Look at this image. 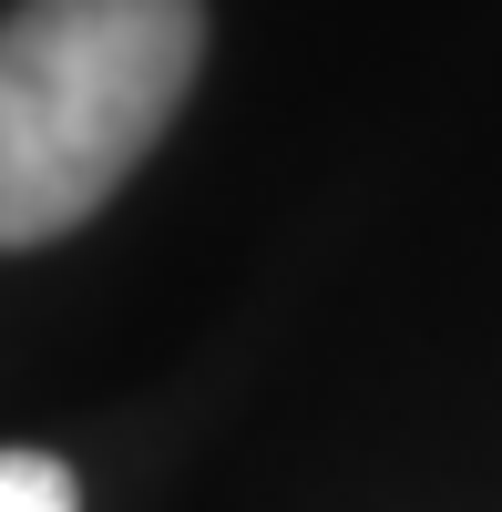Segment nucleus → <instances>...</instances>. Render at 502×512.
Wrapping results in <instances>:
<instances>
[{"instance_id": "1", "label": "nucleus", "mask_w": 502, "mask_h": 512, "mask_svg": "<svg viewBox=\"0 0 502 512\" xmlns=\"http://www.w3.org/2000/svg\"><path fill=\"white\" fill-rule=\"evenodd\" d=\"M205 0H21L0 21V246H52L164 144Z\"/></svg>"}, {"instance_id": "2", "label": "nucleus", "mask_w": 502, "mask_h": 512, "mask_svg": "<svg viewBox=\"0 0 502 512\" xmlns=\"http://www.w3.org/2000/svg\"><path fill=\"white\" fill-rule=\"evenodd\" d=\"M0 512H82V492L52 451H0Z\"/></svg>"}]
</instances>
